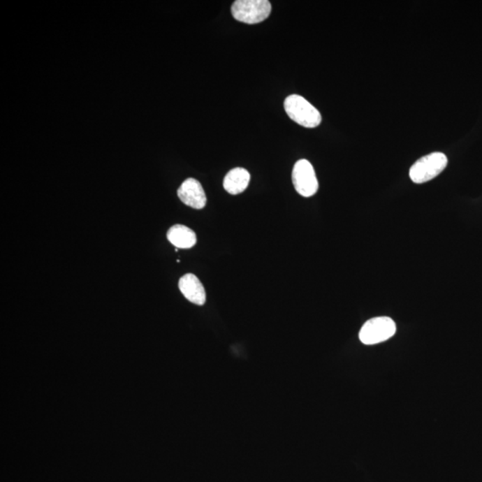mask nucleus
I'll list each match as a JSON object with an SVG mask.
<instances>
[{"label":"nucleus","mask_w":482,"mask_h":482,"mask_svg":"<svg viewBox=\"0 0 482 482\" xmlns=\"http://www.w3.org/2000/svg\"><path fill=\"white\" fill-rule=\"evenodd\" d=\"M289 117L305 128H316L321 123V115L316 108L300 95L289 96L284 101Z\"/></svg>","instance_id":"obj_1"},{"label":"nucleus","mask_w":482,"mask_h":482,"mask_svg":"<svg viewBox=\"0 0 482 482\" xmlns=\"http://www.w3.org/2000/svg\"><path fill=\"white\" fill-rule=\"evenodd\" d=\"M249 182L250 173L246 169L238 167L231 170L224 177V188L230 194L238 195L245 191Z\"/></svg>","instance_id":"obj_9"},{"label":"nucleus","mask_w":482,"mask_h":482,"mask_svg":"<svg viewBox=\"0 0 482 482\" xmlns=\"http://www.w3.org/2000/svg\"><path fill=\"white\" fill-rule=\"evenodd\" d=\"M272 11L268 0H237L231 6V14L237 21L247 24H259L268 18Z\"/></svg>","instance_id":"obj_3"},{"label":"nucleus","mask_w":482,"mask_h":482,"mask_svg":"<svg viewBox=\"0 0 482 482\" xmlns=\"http://www.w3.org/2000/svg\"><path fill=\"white\" fill-rule=\"evenodd\" d=\"M167 239L177 249H191L197 243V236L194 231L182 224L173 225L170 228L167 233Z\"/></svg>","instance_id":"obj_8"},{"label":"nucleus","mask_w":482,"mask_h":482,"mask_svg":"<svg viewBox=\"0 0 482 482\" xmlns=\"http://www.w3.org/2000/svg\"><path fill=\"white\" fill-rule=\"evenodd\" d=\"M395 321L390 317L381 316L370 319L363 326L359 333V339L365 345L386 342L396 333Z\"/></svg>","instance_id":"obj_4"},{"label":"nucleus","mask_w":482,"mask_h":482,"mask_svg":"<svg viewBox=\"0 0 482 482\" xmlns=\"http://www.w3.org/2000/svg\"><path fill=\"white\" fill-rule=\"evenodd\" d=\"M177 194L182 203L192 208L202 209L207 204L204 189L196 179L189 178L183 182Z\"/></svg>","instance_id":"obj_6"},{"label":"nucleus","mask_w":482,"mask_h":482,"mask_svg":"<svg viewBox=\"0 0 482 482\" xmlns=\"http://www.w3.org/2000/svg\"><path fill=\"white\" fill-rule=\"evenodd\" d=\"M292 182L295 191L305 198L316 194L319 188L316 172L309 161L298 160L292 171Z\"/></svg>","instance_id":"obj_5"},{"label":"nucleus","mask_w":482,"mask_h":482,"mask_svg":"<svg viewBox=\"0 0 482 482\" xmlns=\"http://www.w3.org/2000/svg\"><path fill=\"white\" fill-rule=\"evenodd\" d=\"M179 289L182 295L193 304L203 305L207 300L203 284L197 276L192 273H187L180 279Z\"/></svg>","instance_id":"obj_7"},{"label":"nucleus","mask_w":482,"mask_h":482,"mask_svg":"<svg viewBox=\"0 0 482 482\" xmlns=\"http://www.w3.org/2000/svg\"><path fill=\"white\" fill-rule=\"evenodd\" d=\"M448 160L445 154L434 152L417 160L410 168L409 176L416 184L432 181L444 171Z\"/></svg>","instance_id":"obj_2"}]
</instances>
